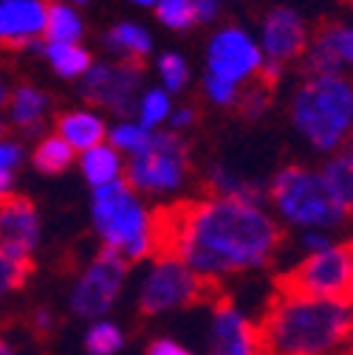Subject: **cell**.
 <instances>
[{"label": "cell", "mask_w": 353, "mask_h": 355, "mask_svg": "<svg viewBox=\"0 0 353 355\" xmlns=\"http://www.w3.org/2000/svg\"><path fill=\"white\" fill-rule=\"evenodd\" d=\"M280 243L283 229L263 203L209 195L153 211V257H179L209 282L269 265Z\"/></svg>", "instance_id": "cell-1"}, {"label": "cell", "mask_w": 353, "mask_h": 355, "mask_svg": "<svg viewBox=\"0 0 353 355\" xmlns=\"http://www.w3.org/2000/svg\"><path fill=\"white\" fill-rule=\"evenodd\" d=\"M353 327L350 302L274 293L257 324L263 355H331Z\"/></svg>", "instance_id": "cell-2"}, {"label": "cell", "mask_w": 353, "mask_h": 355, "mask_svg": "<svg viewBox=\"0 0 353 355\" xmlns=\"http://www.w3.org/2000/svg\"><path fill=\"white\" fill-rule=\"evenodd\" d=\"M291 124L320 153H336L353 127V87L347 76H308L291 99Z\"/></svg>", "instance_id": "cell-3"}, {"label": "cell", "mask_w": 353, "mask_h": 355, "mask_svg": "<svg viewBox=\"0 0 353 355\" xmlns=\"http://www.w3.org/2000/svg\"><path fill=\"white\" fill-rule=\"evenodd\" d=\"M91 217L108 251L127 262L153 257V211L145 209L122 178L94 189Z\"/></svg>", "instance_id": "cell-4"}, {"label": "cell", "mask_w": 353, "mask_h": 355, "mask_svg": "<svg viewBox=\"0 0 353 355\" xmlns=\"http://www.w3.org/2000/svg\"><path fill=\"white\" fill-rule=\"evenodd\" d=\"M269 198L283 220L299 229L331 232L345 223L347 211L331 198L320 172L305 166H283L269 187Z\"/></svg>", "instance_id": "cell-5"}, {"label": "cell", "mask_w": 353, "mask_h": 355, "mask_svg": "<svg viewBox=\"0 0 353 355\" xmlns=\"http://www.w3.org/2000/svg\"><path fill=\"white\" fill-rule=\"evenodd\" d=\"M277 293L305 299L350 302L353 293V248L350 243H331L308 257L291 271L277 277Z\"/></svg>", "instance_id": "cell-6"}, {"label": "cell", "mask_w": 353, "mask_h": 355, "mask_svg": "<svg viewBox=\"0 0 353 355\" xmlns=\"http://www.w3.org/2000/svg\"><path fill=\"white\" fill-rule=\"evenodd\" d=\"M220 296H224L220 293V282L201 279L172 254H156L150 271L142 282L139 307L145 316H156V313H167V310H179L201 302H217Z\"/></svg>", "instance_id": "cell-7"}, {"label": "cell", "mask_w": 353, "mask_h": 355, "mask_svg": "<svg viewBox=\"0 0 353 355\" xmlns=\"http://www.w3.org/2000/svg\"><path fill=\"white\" fill-rule=\"evenodd\" d=\"M190 175V150L181 132L153 130L150 144L127 161L122 181L145 195H167L181 189Z\"/></svg>", "instance_id": "cell-8"}, {"label": "cell", "mask_w": 353, "mask_h": 355, "mask_svg": "<svg viewBox=\"0 0 353 355\" xmlns=\"http://www.w3.org/2000/svg\"><path fill=\"white\" fill-rule=\"evenodd\" d=\"M145 85V73L139 62L119 60V62H91L79 79V96L94 105L127 116L136 110L139 91Z\"/></svg>", "instance_id": "cell-9"}, {"label": "cell", "mask_w": 353, "mask_h": 355, "mask_svg": "<svg viewBox=\"0 0 353 355\" xmlns=\"http://www.w3.org/2000/svg\"><path fill=\"white\" fill-rule=\"evenodd\" d=\"M127 259H122L116 251L102 248L97 254V259L88 265L79 274V279L74 282L71 291V310L82 319H97L105 316L113 307V302L119 299L122 288H124V277H127Z\"/></svg>", "instance_id": "cell-10"}, {"label": "cell", "mask_w": 353, "mask_h": 355, "mask_svg": "<svg viewBox=\"0 0 353 355\" xmlns=\"http://www.w3.org/2000/svg\"><path fill=\"white\" fill-rule=\"evenodd\" d=\"M263 68V54L257 40L238 28V26H224L217 28L206 46V73L220 76L232 85L252 82Z\"/></svg>", "instance_id": "cell-11"}, {"label": "cell", "mask_w": 353, "mask_h": 355, "mask_svg": "<svg viewBox=\"0 0 353 355\" xmlns=\"http://www.w3.org/2000/svg\"><path fill=\"white\" fill-rule=\"evenodd\" d=\"M254 40L260 46L263 62L286 68L291 60L302 57V51L308 46V26L294 9L277 6L263 17L260 37H254Z\"/></svg>", "instance_id": "cell-12"}, {"label": "cell", "mask_w": 353, "mask_h": 355, "mask_svg": "<svg viewBox=\"0 0 353 355\" xmlns=\"http://www.w3.org/2000/svg\"><path fill=\"white\" fill-rule=\"evenodd\" d=\"M212 304H215V313H212L209 355H263L257 324H252L224 296Z\"/></svg>", "instance_id": "cell-13"}, {"label": "cell", "mask_w": 353, "mask_h": 355, "mask_svg": "<svg viewBox=\"0 0 353 355\" xmlns=\"http://www.w3.org/2000/svg\"><path fill=\"white\" fill-rule=\"evenodd\" d=\"M308 76H345L353 62V28L350 23H328L305 46Z\"/></svg>", "instance_id": "cell-14"}, {"label": "cell", "mask_w": 353, "mask_h": 355, "mask_svg": "<svg viewBox=\"0 0 353 355\" xmlns=\"http://www.w3.org/2000/svg\"><path fill=\"white\" fill-rule=\"evenodd\" d=\"M49 0H0V46L40 51Z\"/></svg>", "instance_id": "cell-15"}, {"label": "cell", "mask_w": 353, "mask_h": 355, "mask_svg": "<svg viewBox=\"0 0 353 355\" xmlns=\"http://www.w3.org/2000/svg\"><path fill=\"white\" fill-rule=\"evenodd\" d=\"M40 243V214L28 198L0 203V248L15 257H31Z\"/></svg>", "instance_id": "cell-16"}, {"label": "cell", "mask_w": 353, "mask_h": 355, "mask_svg": "<svg viewBox=\"0 0 353 355\" xmlns=\"http://www.w3.org/2000/svg\"><path fill=\"white\" fill-rule=\"evenodd\" d=\"M57 136L74 153H85L105 141L108 124L97 110H68L57 119Z\"/></svg>", "instance_id": "cell-17"}, {"label": "cell", "mask_w": 353, "mask_h": 355, "mask_svg": "<svg viewBox=\"0 0 353 355\" xmlns=\"http://www.w3.org/2000/svg\"><path fill=\"white\" fill-rule=\"evenodd\" d=\"M6 107H9V119L17 130H26L28 136H37L42 130V119L51 110V96L34 85H17L15 94H9V99H6Z\"/></svg>", "instance_id": "cell-18"}, {"label": "cell", "mask_w": 353, "mask_h": 355, "mask_svg": "<svg viewBox=\"0 0 353 355\" xmlns=\"http://www.w3.org/2000/svg\"><path fill=\"white\" fill-rule=\"evenodd\" d=\"M79 166H82L85 181L91 184L94 189L105 187V184H113V181H119V178L124 175V161H122V155L108 141L79 153Z\"/></svg>", "instance_id": "cell-19"}, {"label": "cell", "mask_w": 353, "mask_h": 355, "mask_svg": "<svg viewBox=\"0 0 353 355\" xmlns=\"http://www.w3.org/2000/svg\"><path fill=\"white\" fill-rule=\"evenodd\" d=\"M40 54L54 68L57 76L63 79H82V73L91 68L94 57L79 42H40Z\"/></svg>", "instance_id": "cell-20"}, {"label": "cell", "mask_w": 353, "mask_h": 355, "mask_svg": "<svg viewBox=\"0 0 353 355\" xmlns=\"http://www.w3.org/2000/svg\"><path fill=\"white\" fill-rule=\"evenodd\" d=\"M82 34H85V20H82L79 9L65 3V0H49L42 40L46 42H79Z\"/></svg>", "instance_id": "cell-21"}, {"label": "cell", "mask_w": 353, "mask_h": 355, "mask_svg": "<svg viewBox=\"0 0 353 355\" xmlns=\"http://www.w3.org/2000/svg\"><path fill=\"white\" fill-rule=\"evenodd\" d=\"M105 46L116 51L122 60L142 62L153 51V34L142 23H116L105 34Z\"/></svg>", "instance_id": "cell-22"}, {"label": "cell", "mask_w": 353, "mask_h": 355, "mask_svg": "<svg viewBox=\"0 0 353 355\" xmlns=\"http://www.w3.org/2000/svg\"><path fill=\"white\" fill-rule=\"evenodd\" d=\"M320 178H322L325 189L331 192V198L345 211H350V206H353V153L347 147L336 150V155L322 166Z\"/></svg>", "instance_id": "cell-23"}, {"label": "cell", "mask_w": 353, "mask_h": 355, "mask_svg": "<svg viewBox=\"0 0 353 355\" xmlns=\"http://www.w3.org/2000/svg\"><path fill=\"white\" fill-rule=\"evenodd\" d=\"M209 195L215 198H238V200H249V203H263L266 198V189L260 184L243 181L240 175L229 172L227 166H212L209 172Z\"/></svg>", "instance_id": "cell-24"}, {"label": "cell", "mask_w": 353, "mask_h": 355, "mask_svg": "<svg viewBox=\"0 0 353 355\" xmlns=\"http://www.w3.org/2000/svg\"><path fill=\"white\" fill-rule=\"evenodd\" d=\"M31 161L42 175H60L74 164V150L54 132V136H46L37 141Z\"/></svg>", "instance_id": "cell-25"}, {"label": "cell", "mask_w": 353, "mask_h": 355, "mask_svg": "<svg viewBox=\"0 0 353 355\" xmlns=\"http://www.w3.org/2000/svg\"><path fill=\"white\" fill-rule=\"evenodd\" d=\"M139 113V127L145 130H158L170 113H172V96L167 91H161V87H150V91L139 94V102H136V110Z\"/></svg>", "instance_id": "cell-26"}, {"label": "cell", "mask_w": 353, "mask_h": 355, "mask_svg": "<svg viewBox=\"0 0 353 355\" xmlns=\"http://www.w3.org/2000/svg\"><path fill=\"white\" fill-rule=\"evenodd\" d=\"M150 136H153V130H145L139 127L136 121H119L113 127H108V144L119 153V155H139L147 144H150Z\"/></svg>", "instance_id": "cell-27"}, {"label": "cell", "mask_w": 353, "mask_h": 355, "mask_svg": "<svg viewBox=\"0 0 353 355\" xmlns=\"http://www.w3.org/2000/svg\"><path fill=\"white\" fill-rule=\"evenodd\" d=\"M31 274V257H15L0 248V302L17 293Z\"/></svg>", "instance_id": "cell-28"}, {"label": "cell", "mask_w": 353, "mask_h": 355, "mask_svg": "<svg viewBox=\"0 0 353 355\" xmlns=\"http://www.w3.org/2000/svg\"><path fill=\"white\" fill-rule=\"evenodd\" d=\"M156 71H158V79H161V91H167L170 96L181 94L187 87V82H190V62L179 51H164L156 62Z\"/></svg>", "instance_id": "cell-29"}, {"label": "cell", "mask_w": 353, "mask_h": 355, "mask_svg": "<svg viewBox=\"0 0 353 355\" xmlns=\"http://www.w3.org/2000/svg\"><path fill=\"white\" fill-rule=\"evenodd\" d=\"M156 17L170 31H187L198 23L192 0H156Z\"/></svg>", "instance_id": "cell-30"}, {"label": "cell", "mask_w": 353, "mask_h": 355, "mask_svg": "<svg viewBox=\"0 0 353 355\" xmlns=\"http://www.w3.org/2000/svg\"><path fill=\"white\" fill-rule=\"evenodd\" d=\"M124 344L122 330L113 322H97L85 333V349L88 355H116Z\"/></svg>", "instance_id": "cell-31"}, {"label": "cell", "mask_w": 353, "mask_h": 355, "mask_svg": "<svg viewBox=\"0 0 353 355\" xmlns=\"http://www.w3.org/2000/svg\"><path fill=\"white\" fill-rule=\"evenodd\" d=\"M238 105L243 110V116L249 119H260L263 113H266V107H272V87L263 85L260 79H254V85H249V91L238 96Z\"/></svg>", "instance_id": "cell-32"}, {"label": "cell", "mask_w": 353, "mask_h": 355, "mask_svg": "<svg viewBox=\"0 0 353 355\" xmlns=\"http://www.w3.org/2000/svg\"><path fill=\"white\" fill-rule=\"evenodd\" d=\"M204 94L217 107H235L238 105V96H240V87L232 85V82H227V79H220V76L206 73L204 76Z\"/></svg>", "instance_id": "cell-33"}, {"label": "cell", "mask_w": 353, "mask_h": 355, "mask_svg": "<svg viewBox=\"0 0 353 355\" xmlns=\"http://www.w3.org/2000/svg\"><path fill=\"white\" fill-rule=\"evenodd\" d=\"M23 161V147L9 141V139H0V169L6 172H15Z\"/></svg>", "instance_id": "cell-34"}, {"label": "cell", "mask_w": 353, "mask_h": 355, "mask_svg": "<svg viewBox=\"0 0 353 355\" xmlns=\"http://www.w3.org/2000/svg\"><path fill=\"white\" fill-rule=\"evenodd\" d=\"M147 355H192V352L187 347H181L179 341H172V338H156L147 347Z\"/></svg>", "instance_id": "cell-35"}, {"label": "cell", "mask_w": 353, "mask_h": 355, "mask_svg": "<svg viewBox=\"0 0 353 355\" xmlns=\"http://www.w3.org/2000/svg\"><path fill=\"white\" fill-rule=\"evenodd\" d=\"M170 130L172 132H179V130H187L192 121H195V110L192 107H172V113H170Z\"/></svg>", "instance_id": "cell-36"}, {"label": "cell", "mask_w": 353, "mask_h": 355, "mask_svg": "<svg viewBox=\"0 0 353 355\" xmlns=\"http://www.w3.org/2000/svg\"><path fill=\"white\" fill-rule=\"evenodd\" d=\"M192 6H195V15H198V23H209L220 12V0H192Z\"/></svg>", "instance_id": "cell-37"}, {"label": "cell", "mask_w": 353, "mask_h": 355, "mask_svg": "<svg viewBox=\"0 0 353 355\" xmlns=\"http://www.w3.org/2000/svg\"><path fill=\"white\" fill-rule=\"evenodd\" d=\"M302 245H305L308 251H320V248L331 245V237H328V232H317V229H308V232L302 234Z\"/></svg>", "instance_id": "cell-38"}, {"label": "cell", "mask_w": 353, "mask_h": 355, "mask_svg": "<svg viewBox=\"0 0 353 355\" xmlns=\"http://www.w3.org/2000/svg\"><path fill=\"white\" fill-rule=\"evenodd\" d=\"M15 198V172L0 169V203Z\"/></svg>", "instance_id": "cell-39"}, {"label": "cell", "mask_w": 353, "mask_h": 355, "mask_svg": "<svg viewBox=\"0 0 353 355\" xmlns=\"http://www.w3.org/2000/svg\"><path fill=\"white\" fill-rule=\"evenodd\" d=\"M34 324H37L40 333H49V330H51V313H49V310H37Z\"/></svg>", "instance_id": "cell-40"}, {"label": "cell", "mask_w": 353, "mask_h": 355, "mask_svg": "<svg viewBox=\"0 0 353 355\" xmlns=\"http://www.w3.org/2000/svg\"><path fill=\"white\" fill-rule=\"evenodd\" d=\"M0 355H17V352H15V347H12L3 336H0Z\"/></svg>", "instance_id": "cell-41"}, {"label": "cell", "mask_w": 353, "mask_h": 355, "mask_svg": "<svg viewBox=\"0 0 353 355\" xmlns=\"http://www.w3.org/2000/svg\"><path fill=\"white\" fill-rule=\"evenodd\" d=\"M6 99H9V87H6L3 76H0V107H6Z\"/></svg>", "instance_id": "cell-42"}, {"label": "cell", "mask_w": 353, "mask_h": 355, "mask_svg": "<svg viewBox=\"0 0 353 355\" xmlns=\"http://www.w3.org/2000/svg\"><path fill=\"white\" fill-rule=\"evenodd\" d=\"M127 3H133V6H147V9H153V6H156V0H127Z\"/></svg>", "instance_id": "cell-43"}, {"label": "cell", "mask_w": 353, "mask_h": 355, "mask_svg": "<svg viewBox=\"0 0 353 355\" xmlns=\"http://www.w3.org/2000/svg\"><path fill=\"white\" fill-rule=\"evenodd\" d=\"M65 3H71V6H76V9H79L82 3H88V0H65Z\"/></svg>", "instance_id": "cell-44"}, {"label": "cell", "mask_w": 353, "mask_h": 355, "mask_svg": "<svg viewBox=\"0 0 353 355\" xmlns=\"http://www.w3.org/2000/svg\"><path fill=\"white\" fill-rule=\"evenodd\" d=\"M3 132H6V124H3V121H0V139H3Z\"/></svg>", "instance_id": "cell-45"}]
</instances>
